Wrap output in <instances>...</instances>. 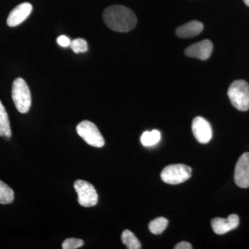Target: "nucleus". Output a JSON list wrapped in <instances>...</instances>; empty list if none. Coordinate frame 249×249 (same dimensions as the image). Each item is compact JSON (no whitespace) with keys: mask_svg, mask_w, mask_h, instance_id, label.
<instances>
[{"mask_svg":"<svg viewBox=\"0 0 249 249\" xmlns=\"http://www.w3.org/2000/svg\"><path fill=\"white\" fill-rule=\"evenodd\" d=\"M103 21L116 32H128L137 25V18L132 10L121 5H112L104 11Z\"/></svg>","mask_w":249,"mask_h":249,"instance_id":"f257e3e1","label":"nucleus"},{"mask_svg":"<svg viewBox=\"0 0 249 249\" xmlns=\"http://www.w3.org/2000/svg\"><path fill=\"white\" fill-rule=\"evenodd\" d=\"M228 96L234 107L246 111L249 109V85L243 80H237L231 85Z\"/></svg>","mask_w":249,"mask_h":249,"instance_id":"f03ea898","label":"nucleus"},{"mask_svg":"<svg viewBox=\"0 0 249 249\" xmlns=\"http://www.w3.org/2000/svg\"><path fill=\"white\" fill-rule=\"evenodd\" d=\"M12 98L15 106L22 114L29 111L31 106L30 89L22 78H18L14 80L12 86Z\"/></svg>","mask_w":249,"mask_h":249,"instance_id":"7ed1b4c3","label":"nucleus"},{"mask_svg":"<svg viewBox=\"0 0 249 249\" xmlns=\"http://www.w3.org/2000/svg\"><path fill=\"white\" fill-rule=\"evenodd\" d=\"M192 169L188 165L173 164L168 165L160 173V178L163 182L168 184H179L191 178Z\"/></svg>","mask_w":249,"mask_h":249,"instance_id":"20e7f679","label":"nucleus"},{"mask_svg":"<svg viewBox=\"0 0 249 249\" xmlns=\"http://www.w3.org/2000/svg\"><path fill=\"white\" fill-rule=\"evenodd\" d=\"M76 132L78 135L89 145L95 147H102L105 140L96 124L89 121H83L77 125Z\"/></svg>","mask_w":249,"mask_h":249,"instance_id":"39448f33","label":"nucleus"},{"mask_svg":"<svg viewBox=\"0 0 249 249\" xmlns=\"http://www.w3.org/2000/svg\"><path fill=\"white\" fill-rule=\"evenodd\" d=\"M74 188L78 195V201L83 207H91L98 203L97 192L92 184L84 181L77 180L74 183Z\"/></svg>","mask_w":249,"mask_h":249,"instance_id":"423d86ee","label":"nucleus"},{"mask_svg":"<svg viewBox=\"0 0 249 249\" xmlns=\"http://www.w3.org/2000/svg\"><path fill=\"white\" fill-rule=\"evenodd\" d=\"M192 130L196 141L200 143H208L212 139L213 132L211 124L201 116H197L193 119Z\"/></svg>","mask_w":249,"mask_h":249,"instance_id":"0eeeda50","label":"nucleus"},{"mask_svg":"<svg viewBox=\"0 0 249 249\" xmlns=\"http://www.w3.org/2000/svg\"><path fill=\"white\" fill-rule=\"evenodd\" d=\"M234 179L237 186L249 188V152L244 153L237 160Z\"/></svg>","mask_w":249,"mask_h":249,"instance_id":"6e6552de","label":"nucleus"},{"mask_svg":"<svg viewBox=\"0 0 249 249\" xmlns=\"http://www.w3.org/2000/svg\"><path fill=\"white\" fill-rule=\"evenodd\" d=\"M240 224V218L235 214L229 216L227 219L215 217L211 221L213 230L217 235H224L238 227Z\"/></svg>","mask_w":249,"mask_h":249,"instance_id":"1a4fd4ad","label":"nucleus"},{"mask_svg":"<svg viewBox=\"0 0 249 249\" xmlns=\"http://www.w3.org/2000/svg\"><path fill=\"white\" fill-rule=\"evenodd\" d=\"M213 45L209 40H204L188 47L185 50V54L190 58H196L206 60L211 57Z\"/></svg>","mask_w":249,"mask_h":249,"instance_id":"9d476101","label":"nucleus"},{"mask_svg":"<svg viewBox=\"0 0 249 249\" xmlns=\"http://www.w3.org/2000/svg\"><path fill=\"white\" fill-rule=\"evenodd\" d=\"M33 6L30 3L24 2L18 5L10 13L8 16V26L15 27L22 24L32 12Z\"/></svg>","mask_w":249,"mask_h":249,"instance_id":"9b49d317","label":"nucleus"},{"mask_svg":"<svg viewBox=\"0 0 249 249\" xmlns=\"http://www.w3.org/2000/svg\"><path fill=\"white\" fill-rule=\"evenodd\" d=\"M204 29L202 23L198 21H191L178 28L176 34L178 37L181 38H190L199 35Z\"/></svg>","mask_w":249,"mask_h":249,"instance_id":"f8f14e48","label":"nucleus"},{"mask_svg":"<svg viewBox=\"0 0 249 249\" xmlns=\"http://www.w3.org/2000/svg\"><path fill=\"white\" fill-rule=\"evenodd\" d=\"M0 137L9 139L11 137V126L7 112L0 101Z\"/></svg>","mask_w":249,"mask_h":249,"instance_id":"ddd939ff","label":"nucleus"},{"mask_svg":"<svg viewBox=\"0 0 249 249\" xmlns=\"http://www.w3.org/2000/svg\"><path fill=\"white\" fill-rule=\"evenodd\" d=\"M160 139H161V136L160 131L154 129L151 132L147 131L143 132L141 137V142L144 146L152 147L157 145L160 142Z\"/></svg>","mask_w":249,"mask_h":249,"instance_id":"4468645a","label":"nucleus"},{"mask_svg":"<svg viewBox=\"0 0 249 249\" xmlns=\"http://www.w3.org/2000/svg\"><path fill=\"white\" fill-rule=\"evenodd\" d=\"M123 243L128 249H140L142 248L140 242L133 232L129 230H124L121 235Z\"/></svg>","mask_w":249,"mask_h":249,"instance_id":"2eb2a0df","label":"nucleus"},{"mask_svg":"<svg viewBox=\"0 0 249 249\" xmlns=\"http://www.w3.org/2000/svg\"><path fill=\"white\" fill-rule=\"evenodd\" d=\"M168 224V221L166 218H156L149 224V230L154 235H160L166 229Z\"/></svg>","mask_w":249,"mask_h":249,"instance_id":"dca6fc26","label":"nucleus"},{"mask_svg":"<svg viewBox=\"0 0 249 249\" xmlns=\"http://www.w3.org/2000/svg\"><path fill=\"white\" fill-rule=\"evenodd\" d=\"M14 200V192L7 184L0 181V204H9Z\"/></svg>","mask_w":249,"mask_h":249,"instance_id":"f3484780","label":"nucleus"},{"mask_svg":"<svg viewBox=\"0 0 249 249\" xmlns=\"http://www.w3.org/2000/svg\"><path fill=\"white\" fill-rule=\"evenodd\" d=\"M70 47L75 53H85L88 50V44L84 39L77 38L72 40Z\"/></svg>","mask_w":249,"mask_h":249,"instance_id":"a211bd4d","label":"nucleus"},{"mask_svg":"<svg viewBox=\"0 0 249 249\" xmlns=\"http://www.w3.org/2000/svg\"><path fill=\"white\" fill-rule=\"evenodd\" d=\"M84 245V242L80 239L68 238L64 241L62 245L63 249H76Z\"/></svg>","mask_w":249,"mask_h":249,"instance_id":"6ab92c4d","label":"nucleus"},{"mask_svg":"<svg viewBox=\"0 0 249 249\" xmlns=\"http://www.w3.org/2000/svg\"><path fill=\"white\" fill-rule=\"evenodd\" d=\"M57 42L59 45L62 47H67L71 45V40L65 36H61L57 39Z\"/></svg>","mask_w":249,"mask_h":249,"instance_id":"aec40b11","label":"nucleus"},{"mask_svg":"<svg viewBox=\"0 0 249 249\" xmlns=\"http://www.w3.org/2000/svg\"><path fill=\"white\" fill-rule=\"evenodd\" d=\"M175 249H191L193 247L191 244L187 242H181L178 244L175 247Z\"/></svg>","mask_w":249,"mask_h":249,"instance_id":"412c9836","label":"nucleus"},{"mask_svg":"<svg viewBox=\"0 0 249 249\" xmlns=\"http://www.w3.org/2000/svg\"><path fill=\"white\" fill-rule=\"evenodd\" d=\"M244 1H245V3L247 6H249V0H244Z\"/></svg>","mask_w":249,"mask_h":249,"instance_id":"4be33fe9","label":"nucleus"}]
</instances>
